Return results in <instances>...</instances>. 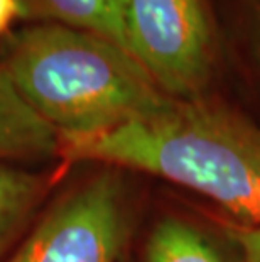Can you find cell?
Instances as JSON below:
<instances>
[{
    "label": "cell",
    "mask_w": 260,
    "mask_h": 262,
    "mask_svg": "<svg viewBox=\"0 0 260 262\" xmlns=\"http://www.w3.org/2000/svg\"><path fill=\"white\" fill-rule=\"evenodd\" d=\"M68 161L130 168L186 186L260 227V125L206 97L171 100L100 136L63 144Z\"/></svg>",
    "instance_id": "obj_1"
},
{
    "label": "cell",
    "mask_w": 260,
    "mask_h": 262,
    "mask_svg": "<svg viewBox=\"0 0 260 262\" xmlns=\"http://www.w3.org/2000/svg\"><path fill=\"white\" fill-rule=\"evenodd\" d=\"M4 68L15 92L63 144L83 141L171 100L119 44L63 24L14 37Z\"/></svg>",
    "instance_id": "obj_2"
},
{
    "label": "cell",
    "mask_w": 260,
    "mask_h": 262,
    "mask_svg": "<svg viewBox=\"0 0 260 262\" xmlns=\"http://www.w3.org/2000/svg\"><path fill=\"white\" fill-rule=\"evenodd\" d=\"M125 49L169 98L204 97L220 41L209 0H125Z\"/></svg>",
    "instance_id": "obj_3"
},
{
    "label": "cell",
    "mask_w": 260,
    "mask_h": 262,
    "mask_svg": "<svg viewBox=\"0 0 260 262\" xmlns=\"http://www.w3.org/2000/svg\"><path fill=\"white\" fill-rule=\"evenodd\" d=\"M124 238L119 180L103 172L61 198L9 262H117Z\"/></svg>",
    "instance_id": "obj_4"
},
{
    "label": "cell",
    "mask_w": 260,
    "mask_h": 262,
    "mask_svg": "<svg viewBox=\"0 0 260 262\" xmlns=\"http://www.w3.org/2000/svg\"><path fill=\"white\" fill-rule=\"evenodd\" d=\"M56 154V132L27 107L0 64V161L42 159Z\"/></svg>",
    "instance_id": "obj_5"
},
{
    "label": "cell",
    "mask_w": 260,
    "mask_h": 262,
    "mask_svg": "<svg viewBox=\"0 0 260 262\" xmlns=\"http://www.w3.org/2000/svg\"><path fill=\"white\" fill-rule=\"evenodd\" d=\"M46 181L37 172L0 161V254L24 228L44 193Z\"/></svg>",
    "instance_id": "obj_6"
},
{
    "label": "cell",
    "mask_w": 260,
    "mask_h": 262,
    "mask_svg": "<svg viewBox=\"0 0 260 262\" xmlns=\"http://www.w3.org/2000/svg\"><path fill=\"white\" fill-rule=\"evenodd\" d=\"M218 36L239 49L253 80L260 83V0H209Z\"/></svg>",
    "instance_id": "obj_7"
},
{
    "label": "cell",
    "mask_w": 260,
    "mask_h": 262,
    "mask_svg": "<svg viewBox=\"0 0 260 262\" xmlns=\"http://www.w3.org/2000/svg\"><path fill=\"white\" fill-rule=\"evenodd\" d=\"M124 2L125 0H41L42 7L63 22V26L102 36L125 49Z\"/></svg>",
    "instance_id": "obj_8"
},
{
    "label": "cell",
    "mask_w": 260,
    "mask_h": 262,
    "mask_svg": "<svg viewBox=\"0 0 260 262\" xmlns=\"http://www.w3.org/2000/svg\"><path fill=\"white\" fill-rule=\"evenodd\" d=\"M146 262H225L195 227L166 219L154 227L146 245Z\"/></svg>",
    "instance_id": "obj_9"
},
{
    "label": "cell",
    "mask_w": 260,
    "mask_h": 262,
    "mask_svg": "<svg viewBox=\"0 0 260 262\" xmlns=\"http://www.w3.org/2000/svg\"><path fill=\"white\" fill-rule=\"evenodd\" d=\"M228 235L239 247L245 262H260V227L231 225Z\"/></svg>",
    "instance_id": "obj_10"
},
{
    "label": "cell",
    "mask_w": 260,
    "mask_h": 262,
    "mask_svg": "<svg viewBox=\"0 0 260 262\" xmlns=\"http://www.w3.org/2000/svg\"><path fill=\"white\" fill-rule=\"evenodd\" d=\"M20 14L19 0H0V34L10 27L15 17Z\"/></svg>",
    "instance_id": "obj_11"
}]
</instances>
